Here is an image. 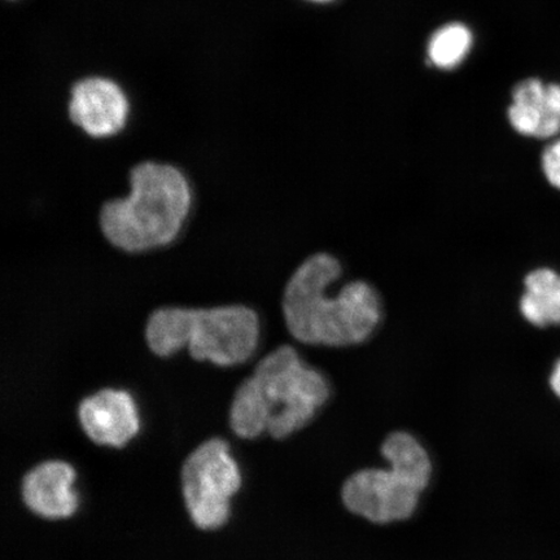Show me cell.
Segmentation results:
<instances>
[{
	"label": "cell",
	"mask_w": 560,
	"mask_h": 560,
	"mask_svg": "<svg viewBox=\"0 0 560 560\" xmlns=\"http://www.w3.org/2000/svg\"><path fill=\"white\" fill-rule=\"evenodd\" d=\"M222 438H210L180 466V494L188 520L201 530H217L229 523L231 499L240 493L242 472Z\"/></svg>",
	"instance_id": "5b68a950"
},
{
	"label": "cell",
	"mask_w": 560,
	"mask_h": 560,
	"mask_svg": "<svg viewBox=\"0 0 560 560\" xmlns=\"http://www.w3.org/2000/svg\"><path fill=\"white\" fill-rule=\"evenodd\" d=\"M77 474L67 460L46 459L27 470L20 482L24 506L40 520H70L80 509Z\"/></svg>",
	"instance_id": "9c48e42d"
},
{
	"label": "cell",
	"mask_w": 560,
	"mask_h": 560,
	"mask_svg": "<svg viewBox=\"0 0 560 560\" xmlns=\"http://www.w3.org/2000/svg\"><path fill=\"white\" fill-rule=\"evenodd\" d=\"M342 272L339 257L315 250L287 279L280 311L284 330L300 345L360 346L382 324L384 304L374 283L352 279L338 289Z\"/></svg>",
	"instance_id": "6da1fadb"
},
{
	"label": "cell",
	"mask_w": 560,
	"mask_h": 560,
	"mask_svg": "<svg viewBox=\"0 0 560 560\" xmlns=\"http://www.w3.org/2000/svg\"><path fill=\"white\" fill-rule=\"evenodd\" d=\"M145 345L159 359L186 352L219 369L247 365L261 352L262 322L249 305H165L145 322Z\"/></svg>",
	"instance_id": "3957f363"
},
{
	"label": "cell",
	"mask_w": 560,
	"mask_h": 560,
	"mask_svg": "<svg viewBox=\"0 0 560 560\" xmlns=\"http://www.w3.org/2000/svg\"><path fill=\"white\" fill-rule=\"evenodd\" d=\"M77 419L91 443L112 450H122L140 431L136 398L120 388L105 387L83 397Z\"/></svg>",
	"instance_id": "ba28073f"
},
{
	"label": "cell",
	"mask_w": 560,
	"mask_h": 560,
	"mask_svg": "<svg viewBox=\"0 0 560 560\" xmlns=\"http://www.w3.org/2000/svg\"><path fill=\"white\" fill-rule=\"evenodd\" d=\"M517 307L530 326H560V272L550 266L529 270L523 278Z\"/></svg>",
	"instance_id": "8fae6325"
},
{
	"label": "cell",
	"mask_w": 560,
	"mask_h": 560,
	"mask_svg": "<svg viewBox=\"0 0 560 560\" xmlns=\"http://www.w3.org/2000/svg\"><path fill=\"white\" fill-rule=\"evenodd\" d=\"M382 454L389 466L408 474L424 488L429 487L432 476L430 455L410 433L402 431L392 433L384 440Z\"/></svg>",
	"instance_id": "4fadbf2b"
},
{
	"label": "cell",
	"mask_w": 560,
	"mask_h": 560,
	"mask_svg": "<svg viewBox=\"0 0 560 560\" xmlns=\"http://www.w3.org/2000/svg\"><path fill=\"white\" fill-rule=\"evenodd\" d=\"M540 170L548 185L560 192V136L551 139L542 150Z\"/></svg>",
	"instance_id": "9a60e30c"
},
{
	"label": "cell",
	"mask_w": 560,
	"mask_h": 560,
	"mask_svg": "<svg viewBox=\"0 0 560 560\" xmlns=\"http://www.w3.org/2000/svg\"><path fill=\"white\" fill-rule=\"evenodd\" d=\"M510 128L523 138L551 140L560 136V83L525 79L511 91Z\"/></svg>",
	"instance_id": "30bf717a"
},
{
	"label": "cell",
	"mask_w": 560,
	"mask_h": 560,
	"mask_svg": "<svg viewBox=\"0 0 560 560\" xmlns=\"http://www.w3.org/2000/svg\"><path fill=\"white\" fill-rule=\"evenodd\" d=\"M130 191L105 201L100 214L102 233L129 255L170 247L190 219L195 194L177 165L144 160L131 167Z\"/></svg>",
	"instance_id": "7a4b0ae2"
},
{
	"label": "cell",
	"mask_w": 560,
	"mask_h": 560,
	"mask_svg": "<svg viewBox=\"0 0 560 560\" xmlns=\"http://www.w3.org/2000/svg\"><path fill=\"white\" fill-rule=\"evenodd\" d=\"M425 488L396 467L365 468L346 480L341 497L346 508L374 524L409 520Z\"/></svg>",
	"instance_id": "8992f818"
},
{
	"label": "cell",
	"mask_w": 560,
	"mask_h": 560,
	"mask_svg": "<svg viewBox=\"0 0 560 560\" xmlns=\"http://www.w3.org/2000/svg\"><path fill=\"white\" fill-rule=\"evenodd\" d=\"M270 412L268 435L284 440L310 424L331 389L324 374L291 345H279L264 353L250 371Z\"/></svg>",
	"instance_id": "277c9868"
},
{
	"label": "cell",
	"mask_w": 560,
	"mask_h": 560,
	"mask_svg": "<svg viewBox=\"0 0 560 560\" xmlns=\"http://www.w3.org/2000/svg\"><path fill=\"white\" fill-rule=\"evenodd\" d=\"M307 2L325 4V3H331V2H334V0H307Z\"/></svg>",
	"instance_id": "e0dca14e"
},
{
	"label": "cell",
	"mask_w": 560,
	"mask_h": 560,
	"mask_svg": "<svg viewBox=\"0 0 560 560\" xmlns=\"http://www.w3.org/2000/svg\"><path fill=\"white\" fill-rule=\"evenodd\" d=\"M270 412L250 375L237 385L229 406V427L236 438L256 440L268 432Z\"/></svg>",
	"instance_id": "7c38bea8"
},
{
	"label": "cell",
	"mask_w": 560,
	"mask_h": 560,
	"mask_svg": "<svg viewBox=\"0 0 560 560\" xmlns=\"http://www.w3.org/2000/svg\"><path fill=\"white\" fill-rule=\"evenodd\" d=\"M550 384L552 390H555L556 395L560 398V360L557 362L555 370H552Z\"/></svg>",
	"instance_id": "2e32d148"
},
{
	"label": "cell",
	"mask_w": 560,
	"mask_h": 560,
	"mask_svg": "<svg viewBox=\"0 0 560 560\" xmlns=\"http://www.w3.org/2000/svg\"><path fill=\"white\" fill-rule=\"evenodd\" d=\"M131 97L122 83L102 74L81 77L70 83L69 121L91 139H110L128 128Z\"/></svg>",
	"instance_id": "52a82bcc"
},
{
	"label": "cell",
	"mask_w": 560,
	"mask_h": 560,
	"mask_svg": "<svg viewBox=\"0 0 560 560\" xmlns=\"http://www.w3.org/2000/svg\"><path fill=\"white\" fill-rule=\"evenodd\" d=\"M474 46V34L466 24H445L431 35L427 56L433 67L454 70L464 65Z\"/></svg>",
	"instance_id": "5bb4252c"
}]
</instances>
